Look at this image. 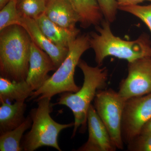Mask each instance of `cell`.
Masks as SVG:
<instances>
[{
    "label": "cell",
    "mask_w": 151,
    "mask_h": 151,
    "mask_svg": "<svg viewBox=\"0 0 151 151\" xmlns=\"http://www.w3.org/2000/svg\"><path fill=\"white\" fill-rule=\"evenodd\" d=\"M111 24L104 19L100 25L95 27L97 32L89 33L90 47L94 50L98 66H102L108 56L125 60L128 63L151 57V42L147 35L143 33L134 40H124L113 34Z\"/></svg>",
    "instance_id": "obj_1"
},
{
    "label": "cell",
    "mask_w": 151,
    "mask_h": 151,
    "mask_svg": "<svg viewBox=\"0 0 151 151\" xmlns=\"http://www.w3.org/2000/svg\"><path fill=\"white\" fill-rule=\"evenodd\" d=\"M78 66L84 75L82 87L77 92L61 93L55 105H63L69 108L74 116V128L72 137L79 128L84 133L87 124V114L89 107L99 90L106 89L108 79V70L106 67H92L80 59Z\"/></svg>",
    "instance_id": "obj_2"
},
{
    "label": "cell",
    "mask_w": 151,
    "mask_h": 151,
    "mask_svg": "<svg viewBox=\"0 0 151 151\" xmlns=\"http://www.w3.org/2000/svg\"><path fill=\"white\" fill-rule=\"evenodd\" d=\"M32 40L22 27L11 26L1 31V76L15 81L26 80Z\"/></svg>",
    "instance_id": "obj_3"
},
{
    "label": "cell",
    "mask_w": 151,
    "mask_h": 151,
    "mask_svg": "<svg viewBox=\"0 0 151 151\" xmlns=\"http://www.w3.org/2000/svg\"><path fill=\"white\" fill-rule=\"evenodd\" d=\"M91 48L89 34L79 35L68 47L67 56L40 89L34 91L29 100L52 97L63 92H77L81 88L76 84L74 75L81 55Z\"/></svg>",
    "instance_id": "obj_4"
},
{
    "label": "cell",
    "mask_w": 151,
    "mask_h": 151,
    "mask_svg": "<svg viewBox=\"0 0 151 151\" xmlns=\"http://www.w3.org/2000/svg\"><path fill=\"white\" fill-rule=\"evenodd\" d=\"M50 100L49 98L34 100L37 106L30 112L32 125L31 130L23 137L21 144L23 151H33L45 146L61 151L58 141L59 134L64 129L74 126V122L60 124L55 122L50 115L54 106Z\"/></svg>",
    "instance_id": "obj_5"
},
{
    "label": "cell",
    "mask_w": 151,
    "mask_h": 151,
    "mask_svg": "<svg viewBox=\"0 0 151 151\" xmlns=\"http://www.w3.org/2000/svg\"><path fill=\"white\" fill-rule=\"evenodd\" d=\"M126 100L111 88L99 90L94 100V108L117 150L124 149L122 124Z\"/></svg>",
    "instance_id": "obj_6"
},
{
    "label": "cell",
    "mask_w": 151,
    "mask_h": 151,
    "mask_svg": "<svg viewBox=\"0 0 151 151\" xmlns=\"http://www.w3.org/2000/svg\"><path fill=\"white\" fill-rule=\"evenodd\" d=\"M151 118V93L125 101L122 124V139L127 145Z\"/></svg>",
    "instance_id": "obj_7"
},
{
    "label": "cell",
    "mask_w": 151,
    "mask_h": 151,
    "mask_svg": "<svg viewBox=\"0 0 151 151\" xmlns=\"http://www.w3.org/2000/svg\"><path fill=\"white\" fill-rule=\"evenodd\" d=\"M118 92L125 100L151 93V57L128 63V75L121 81Z\"/></svg>",
    "instance_id": "obj_8"
},
{
    "label": "cell",
    "mask_w": 151,
    "mask_h": 151,
    "mask_svg": "<svg viewBox=\"0 0 151 151\" xmlns=\"http://www.w3.org/2000/svg\"><path fill=\"white\" fill-rule=\"evenodd\" d=\"M88 139L78 151H115L117 150L104 124L91 104L87 114Z\"/></svg>",
    "instance_id": "obj_9"
},
{
    "label": "cell",
    "mask_w": 151,
    "mask_h": 151,
    "mask_svg": "<svg viewBox=\"0 0 151 151\" xmlns=\"http://www.w3.org/2000/svg\"><path fill=\"white\" fill-rule=\"evenodd\" d=\"M29 62V70L26 81L34 92L43 85L50 77L49 72L56 70V68L48 55L32 41Z\"/></svg>",
    "instance_id": "obj_10"
},
{
    "label": "cell",
    "mask_w": 151,
    "mask_h": 151,
    "mask_svg": "<svg viewBox=\"0 0 151 151\" xmlns=\"http://www.w3.org/2000/svg\"><path fill=\"white\" fill-rule=\"evenodd\" d=\"M20 26L27 32L33 42L48 55L57 69L67 56L68 48L50 41L42 32L35 19L22 16Z\"/></svg>",
    "instance_id": "obj_11"
},
{
    "label": "cell",
    "mask_w": 151,
    "mask_h": 151,
    "mask_svg": "<svg viewBox=\"0 0 151 151\" xmlns=\"http://www.w3.org/2000/svg\"><path fill=\"white\" fill-rule=\"evenodd\" d=\"M35 20L42 33L52 43L61 47L68 48L80 33L77 28L70 29L60 26L45 14Z\"/></svg>",
    "instance_id": "obj_12"
},
{
    "label": "cell",
    "mask_w": 151,
    "mask_h": 151,
    "mask_svg": "<svg viewBox=\"0 0 151 151\" xmlns=\"http://www.w3.org/2000/svg\"><path fill=\"white\" fill-rule=\"evenodd\" d=\"M45 14L50 20L65 28L74 29L80 18L68 0H48Z\"/></svg>",
    "instance_id": "obj_13"
},
{
    "label": "cell",
    "mask_w": 151,
    "mask_h": 151,
    "mask_svg": "<svg viewBox=\"0 0 151 151\" xmlns=\"http://www.w3.org/2000/svg\"><path fill=\"white\" fill-rule=\"evenodd\" d=\"M0 134L14 129L25 120L24 113L27 108L25 101H16L13 104L6 102L1 103Z\"/></svg>",
    "instance_id": "obj_14"
},
{
    "label": "cell",
    "mask_w": 151,
    "mask_h": 151,
    "mask_svg": "<svg viewBox=\"0 0 151 151\" xmlns=\"http://www.w3.org/2000/svg\"><path fill=\"white\" fill-rule=\"evenodd\" d=\"M68 1L79 17L83 28L99 25L104 19L97 0Z\"/></svg>",
    "instance_id": "obj_15"
},
{
    "label": "cell",
    "mask_w": 151,
    "mask_h": 151,
    "mask_svg": "<svg viewBox=\"0 0 151 151\" xmlns=\"http://www.w3.org/2000/svg\"><path fill=\"white\" fill-rule=\"evenodd\" d=\"M33 90L26 80L15 81L1 76L0 102L25 101Z\"/></svg>",
    "instance_id": "obj_16"
},
{
    "label": "cell",
    "mask_w": 151,
    "mask_h": 151,
    "mask_svg": "<svg viewBox=\"0 0 151 151\" xmlns=\"http://www.w3.org/2000/svg\"><path fill=\"white\" fill-rule=\"evenodd\" d=\"M32 125V120L30 115L19 127L6 132L0 137V151H23L21 146L24 134Z\"/></svg>",
    "instance_id": "obj_17"
},
{
    "label": "cell",
    "mask_w": 151,
    "mask_h": 151,
    "mask_svg": "<svg viewBox=\"0 0 151 151\" xmlns=\"http://www.w3.org/2000/svg\"><path fill=\"white\" fill-rule=\"evenodd\" d=\"M48 0H17V7L22 16L36 19L44 14Z\"/></svg>",
    "instance_id": "obj_18"
},
{
    "label": "cell",
    "mask_w": 151,
    "mask_h": 151,
    "mask_svg": "<svg viewBox=\"0 0 151 151\" xmlns=\"http://www.w3.org/2000/svg\"><path fill=\"white\" fill-rule=\"evenodd\" d=\"M17 0H10L0 12V31L11 26H20L22 15L17 7Z\"/></svg>",
    "instance_id": "obj_19"
},
{
    "label": "cell",
    "mask_w": 151,
    "mask_h": 151,
    "mask_svg": "<svg viewBox=\"0 0 151 151\" xmlns=\"http://www.w3.org/2000/svg\"><path fill=\"white\" fill-rule=\"evenodd\" d=\"M119 10L128 13L141 20L151 32V4L148 5H136L119 7Z\"/></svg>",
    "instance_id": "obj_20"
},
{
    "label": "cell",
    "mask_w": 151,
    "mask_h": 151,
    "mask_svg": "<svg viewBox=\"0 0 151 151\" xmlns=\"http://www.w3.org/2000/svg\"><path fill=\"white\" fill-rule=\"evenodd\" d=\"M104 19L111 23L116 19L119 6L116 0H97Z\"/></svg>",
    "instance_id": "obj_21"
},
{
    "label": "cell",
    "mask_w": 151,
    "mask_h": 151,
    "mask_svg": "<svg viewBox=\"0 0 151 151\" xmlns=\"http://www.w3.org/2000/svg\"><path fill=\"white\" fill-rule=\"evenodd\" d=\"M129 151H151V134H139L127 144Z\"/></svg>",
    "instance_id": "obj_22"
},
{
    "label": "cell",
    "mask_w": 151,
    "mask_h": 151,
    "mask_svg": "<svg viewBox=\"0 0 151 151\" xmlns=\"http://www.w3.org/2000/svg\"><path fill=\"white\" fill-rule=\"evenodd\" d=\"M119 7L136 5L145 1V0H116Z\"/></svg>",
    "instance_id": "obj_23"
},
{
    "label": "cell",
    "mask_w": 151,
    "mask_h": 151,
    "mask_svg": "<svg viewBox=\"0 0 151 151\" xmlns=\"http://www.w3.org/2000/svg\"><path fill=\"white\" fill-rule=\"evenodd\" d=\"M139 134H151V118L143 126Z\"/></svg>",
    "instance_id": "obj_24"
},
{
    "label": "cell",
    "mask_w": 151,
    "mask_h": 151,
    "mask_svg": "<svg viewBox=\"0 0 151 151\" xmlns=\"http://www.w3.org/2000/svg\"><path fill=\"white\" fill-rule=\"evenodd\" d=\"M10 0H0V9H1L9 2Z\"/></svg>",
    "instance_id": "obj_25"
},
{
    "label": "cell",
    "mask_w": 151,
    "mask_h": 151,
    "mask_svg": "<svg viewBox=\"0 0 151 151\" xmlns=\"http://www.w3.org/2000/svg\"><path fill=\"white\" fill-rule=\"evenodd\" d=\"M145 1H151V0H145Z\"/></svg>",
    "instance_id": "obj_26"
}]
</instances>
